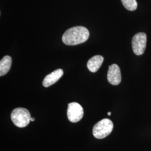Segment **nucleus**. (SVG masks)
Listing matches in <instances>:
<instances>
[{
  "mask_svg": "<svg viewBox=\"0 0 151 151\" xmlns=\"http://www.w3.org/2000/svg\"><path fill=\"white\" fill-rule=\"evenodd\" d=\"M90 33L86 27L77 26L67 30L62 36V42L67 45H76L85 42Z\"/></svg>",
  "mask_w": 151,
  "mask_h": 151,
  "instance_id": "obj_1",
  "label": "nucleus"
},
{
  "mask_svg": "<svg viewBox=\"0 0 151 151\" xmlns=\"http://www.w3.org/2000/svg\"><path fill=\"white\" fill-rule=\"evenodd\" d=\"M113 123L109 119H104L99 121L93 128L92 133L97 139H103L109 135L113 131Z\"/></svg>",
  "mask_w": 151,
  "mask_h": 151,
  "instance_id": "obj_2",
  "label": "nucleus"
},
{
  "mask_svg": "<svg viewBox=\"0 0 151 151\" xmlns=\"http://www.w3.org/2000/svg\"><path fill=\"white\" fill-rule=\"evenodd\" d=\"M30 114L25 108H16L11 113V119L13 123L19 128L27 127L30 122Z\"/></svg>",
  "mask_w": 151,
  "mask_h": 151,
  "instance_id": "obj_3",
  "label": "nucleus"
},
{
  "mask_svg": "<svg viewBox=\"0 0 151 151\" xmlns=\"http://www.w3.org/2000/svg\"><path fill=\"white\" fill-rule=\"evenodd\" d=\"M132 49L134 54L140 55L144 53L147 45V35L145 32H138L133 37Z\"/></svg>",
  "mask_w": 151,
  "mask_h": 151,
  "instance_id": "obj_4",
  "label": "nucleus"
},
{
  "mask_svg": "<svg viewBox=\"0 0 151 151\" xmlns=\"http://www.w3.org/2000/svg\"><path fill=\"white\" fill-rule=\"evenodd\" d=\"M83 109L78 103H71L68 104L67 109V117L72 123H77L81 120L83 116Z\"/></svg>",
  "mask_w": 151,
  "mask_h": 151,
  "instance_id": "obj_5",
  "label": "nucleus"
},
{
  "mask_svg": "<svg viewBox=\"0 0 151 151\" xmlns=\"http://www.w3.org/2000/svg\"><path fill=\"white\" fill-rule=\"evenodd\" d=\"M108 81L113 85H118L122 81V75L119 66L116 64H113L109 66Z\"/></svg>",
  "mask_w": 151,
  "mask_h": 151,
  "instance_id": "obj_6",
  "label": "nucleus"
},
{
  "mask_svg": "<svg viewBox=\"0 0 151 151\" xmlns=\"http://www.w3.org/2000/svg\"><path fill=\"white\" fill-rule=\"evenodd\" d=\"M63 75V71L62 69H57L50 73L44 78L43 81V85L45 87H48L56 83Z\"/></svg>",
  "mask_w": 151,
  "mask_h": 151,
  "instance_id": "obj_7",
  "label": "nucleus"
},
{
  "mask_svg": "<svg viewBox=\"0 0 151 151\" xmlns=\"http://www.w3.org/2000/svg\"><path fill=\"white\" fill-rule=\"evenodd\" d=\"M104 61V58L101 55H97L92 57L88 60L87 67L90 72L95 73L101 67Z\"/></svg>",
  "mask_w": 151,
  "mask_h": 151,
  "instance_id": "obj_8",
  "label": "nucleus"
},
{
  "mask_svg": "<svg viewBox=\"0 0 151 151\" xmlns=\"http://www.w3.org/2000/svg\"><path fill=\"white\" fill-rule=\"evenodd\" d=\"M12 59L9 55H6L0 61V76L5 75L10 70Z\"/></svg>",
  "mask_w": 151,
  "mask_h": 151,
  "instance_id": "obj_9",
  "label": "nucleus"
},
{
  "mask_svg": "<svg viewBox=\"0 0 151 151\" xmlns=\"http://www.w3.org/2000/svg\"><path fill=\"white\" fill-rule=\"evenodd\" d=\"M123 5L129 11H134L138 6L136 0H121Z\"/></svg>",
  "mask_w": 151,
  "mask_h": 151,
  "instance_id": "obj_10",
  "label": "nucleus"
},
{
  "mask_svg": "<svg viewBox=\"0 0 151 151\" xmlns=\"http://www.w3.org/2000/svg\"><path fill=\"white\" fill-rule=\"evenodd\" d=\"M35 120V119L34 118H32L31 117V118H30V121H32V122H34Z\"/></svg>",
  "mask_w": 151,
  "mask_h": 151,
  "instance_id": "obj_11",
  "label": "nucleus"
},
{
  "mask_svg": "<svg viewBox=\"0 0 151 151\" xmlns=\"http://www.w3.org/2000/svg\"><path fill=\"white\" fill-rule=\"evenodd\" d=\"M111 112H108V115H109V116H110V115H111Z\"/></svg>",
  "mask_w": 151,
  "mask_h": 151,
  "instance_id": "obj_12",
  "label": "nucleus"
}]
</instances>
